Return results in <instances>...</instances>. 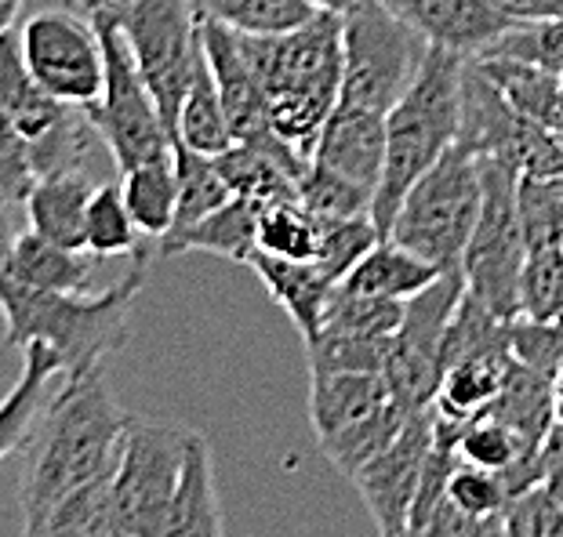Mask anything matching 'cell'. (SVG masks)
Returning a JSON list of instances; mask_svg holds the SVG:
<instances>
[{
    "instance_id": "40",
    "label": "cell",
    "mask_w": 563,
    "mask_h": 537,
    "mask_svg": "<svg viewBox=\"0 0 563 537\" xmlns=\"http://www.w3.org/2000/svg\"><path fill=\"white\" fill-rule=\"evenodd\" d=\"M382 240L378 225L371 214H356V219H339V222H323L320 233V250H317V266L328 272L334 283H342L353 272V266L361 261L371 247Z\"/></svg>"
},
{
    "instance_id": "5",
    "label": "cell",
    "mask_w": 563,
    "mask_h": 537,
    "mask_svg": "<svg viewBox=\"0 0 563 537\" xmlns=\"http://www.w3.org/2000/svg\"><path fill=\"white\" fill-rule=\"evenodd\" d=\"M484 204V167L481 157L451 146L443 157L407 189L404 204L393 219L389 236L415 255L429 258L443 272L462 269L465 247L476 230Z\"/></svg>"
},
{
    "instance_id": "8",
    "label": "cell",
    "mask_w": 563,
    "mask_h": 537,
    "mask_svg": "<svg viewBox=\"0 0 563 537\" xmlns=\"http://www.w3.org/2000/svg\"><path fill=\"white\" fill-rule=\"evenodd\" d=\"M88 19L99 30L106 55L102 99L88 110L106 142V153L113 157L117 171H131V167L150 160H167L175 153V138L157 110V99H153V91L139 74V63L131 55V44L113 15V8H88Z\"/></svg>"
},
{
    "instance_id": "27",
    "label": "cell",
    "mask_w": 563,
    "mask_h": 537,
    "mask_svg": "<svg viewBox=\"0 0 563 537\" xmlns=\"http://www.w3.org/2000/svg\"><path fill=\"white\" fill-rule=\"evenodd\" d=\"M63 374H66L63 360L47 345H26L22 349V374L15 381V389L0 400V461L26 447L30 428Z\"/></svg>"
},
{
    "instance_id": "36",
    "label": "cell",
    "mask_w": 563,
    "mask_h": 537,
    "mask_svg": "<svg viewBox=\"0 0 563 537\" xmlns=\"http://www.w3.org/2000/svg\"><path fill=\"white\" fill-rule=\"evenodd\" d=\"M517 208L527 250L563 244V175H520Z\"/></svg>"
},
{
    "instance_id": "35",
    "label": "cell",
    "mask_w": 563,
    "mask_h": 537,
    "mask_svg": "<svg viewBox=\"0 0 563 537\" xmlns=\"http://www.w3.org/2000/svg\"><path fill=\"white\" fill-rule=\"evenodd\" d=\"M393 338H356V334L320 331L306 342L309 374H386Z\"/></svg>"
},
{
    "instance_id": "14",
    "label": "cell",
    "mask_w": 563,
    "mask_h": 537,
    "mask_svg": "<svg viewBox=\"0 0 563 537\" xmlns=\"http://www.w3.org/2000/svg\"><path fill=\"white\" fill-rule=\"evenodd\" d=\"M465 294L462 269H451L429 291L415 294L404 305V324L393 334V353L386 378L393 396L407 411H426L437 403L443 378V338H448L451 316Z\"/></svg>"
},
{
    "instance_id": "22",
    "label": "cell",
    "mask_w": 563,
    "mask_h": 537,
    "mask_svg": "<svg viewBox=\"0 0 563 537\" xmlns=\"http://www.w3.org/2000/svg\"><path fill=\"white\" fill-rule=\"evenodd\" d=\"M95 186L99 182L88 171H63V175L37 178L26 197L30 230L69 250H88L84 225H88V204L95 197Z\"/></svg>"
},
{
    "instance_id": "16",
    "label": "cell",
    "mask_w": 563,
    "mask_h": 537,
    "mask_svg": "<svg viewBox=\"0 0 563 537\" xmlns=\"http://www.w3.org/2000/svg\"><path fill=\"white\" fill-rule=\"evenodd\" d=\"M225 186L233 197L255 200L258 208L280 204V200H298V182H302L309 157H302L291 142H284L277 131H258V135L233 142L222 157H214Z\"/></svg>"
},
{
    "instance_id": "26",
    "label": "cell",
    "mask_w": 563,
    "mask_h": 537,
    "mask_svg": "<svg viewBox=\"0 0 563 537\" xmlns=\"http://www.w3.org/2000/svg\"><path fill=\"white\" fill-rule=\"evenodd\" d=\"M8 272L19 283L33 291L52 294H95V272L88 261V250H69L63 244H52L41 233H19L15 247H11Z\"/></svg>"
},
{
    "instance_id": "24",
    "label": "cell",
    "mask_w": 563,
    "mask_h": 537,
    "mask_svg": "<svg viewBox=\"0 0 563 537\" xmlns=\"http://www.w3.org/2000/svg\"><path fill=\"white\" fill-rule=\"evenodd\" d=\"M258 211L262 208L255 200L230 197L219 211H211L208 219L161 236V258L186 255V250H208V255L247 266V258L258 250Z\"/></svg>"
},
{
    "instance_id": "49",
    "label": "cell",
    "mask_w": 563,
    "mask_h": 537,
    "mask_svg": "<svg viewBox=\"0 0 563 537\" xmlns=\"http://www.w3.org/2000/svg\"><path fill=\"white\" fill-rule=\"evenodd\" d=\"M553 417H556V425H563V360L553 374Z\"/></svg>"
},
{
    "instance_id": "7",
    "label": "cell",
    "mask_w": 563,
    "mask_h": 537,
    "mask_svg": "<svg viewBox=\"0 0 563 537\" xmlns=\"http://www.w3.org/2000/svg\"><path fill=\"white\" fill-rule=\"evenodd\" d=\"M411 414L382 374H309V422L320 450L350 480L400 436Z\"/></svg>"
},
{
    "instance_id": "33",
    "label": "cell",
    "mask_w": 563,
    "mask_h": 537,
    "mask_svg": "<svg viewBox=\"0 0 563 537\" xmlns=\"http://www.w3.org/2000/svg\"><path fill=\"white\" fill-rule=\"evenodd\" d=\"M175 175H178V214L172 230H186L200 219H208L211 211H219L225 200L233 197V189L225 186L214 157L175 142Z\"/></svg>"
},
{
    "instance_id": "17",
    "label": "cell",
    "mask_w": 563,
    "mask_h": 537,
    "mask_svg": "<svg viewBox=\"0 0 563 537\" xmlns=\"http://www.w3.org/2000/svg\"><path fill=\"white\" fill-rule=\"evenodd\" d=\"M382 4L429 47H448L459 55H481L517 26L487 0H382Z\"/></svg>"
},
{
    "instance_id": "46",
    "label": "cell",
    "mask_w": 563,
    "mask_h": 537,
    "mask_svg": "<svg viewBox=\"0 0 563 537\" xmlns=\"http://www.w3.org/2000/svg\"><path fill=\"white\" fill-rule=\"evenodd\" d=\"M487 4L498 8L501 15L512 19L517 26H523V22L563 19V0H487Z\"/></svg>"
},
{
    "instance_id": "42",
    "label": "cell",
    "mask_w": 563,
    "mask_h": 537,
    "mask_svg": "<svg viewBox=\"0 0 563 537\" xmlns=\"http://www.w3.org/2000/svg\"><path fill=\"white\" fill-rule=\"evenodd\" d=\"M501 537H563V505L545 483H531L501 512Z\"/></svg>"
},
{
    "instance_id": "23",
    "label": "cell",
    "mask_w": 563,
    "mask_h": 537,
    "mask_svg": "<svg viewBox=\"0 0 563 537\" xmlns=\"http://www.w3.org/2000/svg\"><path fill=\"white\" fill-rule=\"evenodd\" d=\"M440 277H443V269L433 266L429 258L415 255L411 247L397 244L393 236H382V240L356 261L350 277L342 280V288L350 294H364V298L411 302L415 294L433 288Z\"/></svg>"
},
{
    "instance_id": "43",
    "label": "cell",
    "mask_w": 563,
    "mask_h": 537,
    "mask_svg": "<svg viewBox=\"0 0 563 537\" xmlns=\"http://www.w3.org/2000/svg\"><path fill=\"white\" fill-rule=\"evenodd\" d=\"M33 182H37V171H33L30 142L0 105V200L11 208L26 204Z\"/></svg>"
},
{
    "instance_id": "37",
    "label": "cell",
    "mask_w": 563,
    "mask_h": 537,
    "mask_svg": "<svg viewBox=\"0 0 563 537\" xmlns=\"http://www.w3.org/2000/svg\"><path fill=\"white\" fill-rule=\"evenodd\" d=\"M88 255L95 258H121V255H139V225L131 219L124 204L121 186H95V197L88 204Z\"/></svg>"
},
{
    "instance_id": "29",
    "label": "cell",
    "mask_w": 563,
    "mask_h": 537,
    "mask_svg": "<svg viewBox=\"0 0 563 537\" xmlns=\"http://www.w3.org/2000/svg\"><path fill=\"white\" fill-rule=\"evenodd\" d=\"M161 537H225L211 447L200 433L194 439V450H189L183 486H178L175 508H172V516H167V527Z\"/></svg>"
},
{
    "instance_id": "19",
    "label": "cell",
    "mask_w": 563,
    "mask_h": 537,
    "mask_svg": "<svg viewBox=\"0 0 563 537\" xmlns=\"http://www.w3.org/2000/svg\"><path fill=\"white\" fill-rule=\"evenodd\" d=\"M386 121L389 116L334 105L309 160L378 193L382 167H386Z\"/></svg>"
},
{
    "instance_id": "20",
    "label": "cell",
    "mask_w": 563,
    "mask_h": 537,
    "mask_svg": "<svg viewBox=\"0 0 563 537\" xmlns=\"http://www.w3.org/2000/svg\"><path fill=\"white\" fill-rule=\"evenodd\" d=\"M247 266L255 269V277L266 283V291L273 294L291 324L302 334V342L317 338L323 327V316H328V305L339 283H334L328 272H323L317 261H291V258H277L269 250H255L247 258Z\"/></svg>"
},
{
    "instance_id": "28",
    "label": "cell",
    "mask_w": 563,
    "mask_h": 537,
    "mask_svg": "<svg viewBox=\"0 0 563 537\" xmlns=\"http://www.w3.org/2000/svg\"><path fill=\"white\" fill-rule=\"evenodd\" d=\"M484 66V74L498 83L509 105L523 113L527 121L542 124L549 131L563 135V77L545 66L520 63V58L501 55H473Z\"/></svg>"
},
{
    "instance_id": "2",
    "label": "cell",
    "mask_w": 563,
    "mask_h": 537,
    "mask_svg": "<svg viewBox=\"0 0 563 537\" xmlns=\"http://www.w3.org/2000/svg\"><path fill=\"white\" fill-rule=\"evenodd\" d=\"M150 258L135 255L124 280L95 294H52L19 283L0 272V313H4V342L15 349L47 345L66 374L99 371L131 342V305L146 283Z\"/></svg>"
},
{
    "instance_id": "50",
    "label": "cell",
    "mask_w": 563,
    "mask_h": 537,
    "mask_svg": "<svg viewBox=\"0 0 563 537\" xmlns=\"http://www.w3.org/2000/svg\"><path fill=\"white\" fill-rule=\"evenodd\" d=\"M309 4L320 8V11H339V15H345V11L356 4V0H309Z\"/></svg>"
},
{
    "instance_id": "38",
    "label": "cell",
    "mask_w": 563,
    "mask_h": 537,
    "mask_svg": "<svg viewBox=\"0 0 563 537\" xmlns=\"http://www.w3.org/2000/svg\"><path fill=\"white\" fill-rule=\"evenodd\" d=\"M298 200H302L320 222H339V219H356V214H371L375 193L309 160L302 182H298Z\"/></svg>"
},
{
    "instance_id": "18",
    "label": "cell",
    "mask_w": 563,
    "mask_h": 537,
    "mask_svg": "<svg viewBox=\"0 0 563 537\" xmlns=\"http://www.w3.org/2000/svg\"><path fill=\"white\" fill-rule=\"evenodd\" d=\"M200 44H203V58L211 66V77L219 83L225 113H230L233 138L241 142L258 135V131H269L266 94H262V83L255 77V69H251L241 33L200 15Z\"/></svg>"
},
{
    "instance_id": "45",
    "label": "cell",
    "mask_w": 563,
    "mask_h": 537,
    "mask_svg": "<svg viewBox=\"0 0 563 537\" xmlns=\"http://www.w3.org/2000/svg\"><path fill=\"white\" fill-rule=\"evenodd\" d=\"M538 476L549 486V494H553L560 505H563V425H553L542 444V455H538Z\"/></svg>"
},
{
    "instance_id": "10",
    "label": "cell",
    "mask_w": 563,
    "mask_h": 537,
    "mask_svg": "<svg viewBox=\"0 0 563 537\" xmlns=\"http://www.w3.org/2000/svg\"><path fill=\"white\" fill-rule=\"evenodd\" d=\"M484 204L462 258L465 291L501 320H520V280L527 266V240L517 208L520 175L501 160H481Z\"/></svg>"
},
{
    "instance_id": "44",
    "label": "cell",
    "mask_w": 563,
    "mask_h": 537,
    "mask_svg": "<svg viewBox=\"0 0 563 537\" xmlns=\"http://www.w3.org/2000/svg\"><path fill=\"white\" fill-rule=\"evenodd\" d=\"M422 537H501V516H470L443 494L426 519Z\"/></svg>"
},
{
    "instance_id": "21",
    "label": "cell",
    "mask_w": 563,
    "mask_h": 537,
    "mask_svg": "<svg viewBox=\"0 0 563 537\" xmlns=\"http://www.w3.org/2000/svg\"><path fill=\"white\" fill-rule=\"evenodd\" d=\"M22 537H128L113 494V472L63 494L33 516H22Z\"/></svg>"
},
{
    "instance_id": "4",
    "label": "cell",
    "mask_w": 563,
    "mask_h": 537,
    "mask_svg": "<svg viewBox=\"0 0 563 537\" xmlns=\"http://www.w3.org/2000/svg\"><path fill=\"white\" fill-rule=\"evenodd\" d=\"M465 58L470 55L448 52V47H429L411 88L393 105L386 121V167H382V182L375 204H371V219H375L382 236H389L407 189L459 138Z\"/></svg>"
},
{
    "instance_id": "13",
    "label": "cell",
    "mask_w": 563,
    "mask_h": 537,
    "mask_svg": "<svg viewBox=\"0 0 563 537\" xmlns=\"http://www.w3.org/2000/svg\"><path fill=\"white\" fill-rule=\"evenodd\" d=\"M19 52L33 80L58 102L91 110L106 88V55L95 22L77 19L74 8L37 11L22 22Z\"/></svg>"
},
{
    "instance_id": "1",
    "label": "cell",
    "mask_w": 563,
    "mask_h": 537,
    "mask_svg": "<svg viewBox=\"0 0 563 537\" xmlns=\"http://www.w3.org/2000/svg\"><path fill=\"white\" fill-rule=\"evenodd\" d=\"M128 417L106 381V367L58 378L22 447V516H33L77 486L117 472Z\"/></svg>"
},
{
    "instance_id": "47",
    "label": "cell",
    "mask_w": 563,
    "mask_h": 537,
    "mask_svg": "<svg viewBox=\"0 0 563 537\" xmlns=\"http://www.w3.org/2000/svg\"><path fill=\"white\" fill-rule=\"evenodd\" d=\"M15 222H11V204L0 200V272L8 269L11 261V247H15Z\"/></svg>"
},
{
    "instance_id": "25",
    "label": "cell",
    "mask_w": 563,
    "mask_h": 537,
    "mask_svg": "<svg viewBox=\"0 0 563 537\" xmlns=\"http://www.w3.org/2000/svg\"><path fill=\"white\" fill-rule=\"evenodd\" d=\"M0 105L15 121V127L26 135V142L47 138L69 116L74 105L58 102L55 94H47L37 80H33L26 58L19 52V33L8 30L0 37Z\"/></svg>"
},
{
    "instance_id": "31",
    "label": "cell",
    "mask_w": 563,
    "mask_h": 537,
    "mask_svg": "<svg viewBox=\"0 0 563 537\" xmlns=\"http://www.w3.org/2000/svg\"><path fill=\"white\" fill-rule=\"evenodd\" d=\"M121 193L142 236L161 240V236L172 233L175 214H178L175 153L167 160H150V164L131 167V171H121Z\"/></svg>"
},
{
    "instance_id": "15",
    "label": "cell",
    "mask_w": 563,
    "mask_h": 537,
    "mask_svg": "<svg viewBox=\"0 0 563 537\" xmlns=\"http://www.w3.org/2000/svg\"><path fill=\"white\" fill-rule=\"evenodd\" d=\"M437 436V407L415 411L400 436L353 476L378 537H411V512Z\"/></svg>"
},
{
    "instance_id": "48",
    "label": "cell",
    "mask_w": 563,
    "mask_h": 537,
    "mask_svg": "<svg viewBox=\"0 0 563 537\" xmlns=\"http://www.w3.org/2000/svg\"><path fill=\"white\" fill-rule=\"evenodd\" d=\"M26 0H0V37H4L8 30H15V19Z\"/></svg>"
},
{
    "instance_id": "3",
    "label": "cell",
    "mask_w": 563,
    "mask_h": 537,
    "mask_svg": "<svg viewBox=\"0 0 563 537\" xmlns=\"http://www.w3.org/2000/svg\"><path fill=\"white\" fill-rule=\"evenodd\" d=\"M241 41L266 94L269 127L302 157H313L342 91V15L317 11L287 33H241Z\"/></svg>"
},
{
    "instance_id": "30",
    "label": "cell",
    "mask_w": 563,
    "mask_h": 537,
    "mask_svg": "<svg viewBox=\"0 0 563 537\" xmlns=\"http://www.w3.org/2000/svg\"><path fill=\"white\" fill-rule=\"evenodd\" d=\"M175 142L203 153V157H222L225 149L233 146V127H230V113H225V102L219 94V83L211 77L208 58H200L197 77L189 83V94L178 110L175 121Z\"/></svg>"
},
{
    "instance_id": "52",
    "label": "cell",
    "mask_w": 563,
    "mask_h": 537,
    "mask_svg": "<svg viewBox=\"0 0 563 537\" xmlns=\"http://www.w3.org/2000/svg\"><path fill=\"white\" fill-rule=\"evenodd\" d=\"M84 4V0H66V8H80Z\"/></svg>"
},
{
    "instance_id": "39",
    "label": "cell",
    "mask_w": 563,
    "mask_h": 537,
    "mask_svg": "<svg viewBox=\"0 0 563 537\" xmlns=\"http://www.w3.org/2000/svg\"><path fill=\"white\" fill-rule=\"evenodd\" d=\"M520 316L538 320V324L563 316V244L527 255L520 280Z\"/></svg>"
},
{
    "instance_id": "9",
    "label": "cell",
    "mask_w": 563,
    "mask_h": 537,
    "mask_svg": "<svg viewBox=\"0 0 563 537\" xmlns=\"http://www.w3.org/2000/svg\"><path fill=\"white\" fill-rule=\"evenodd\" d=\"M512 324L517 320L495 316L470 291L462 294L443 338V378L433 403L437 414L465 422L506 392L520 363L512 353Z\"/></svg>"
},
{
    "instance_id": "32",
    "label": "cell",
    "mask_w": 563,
    "mask_h": 537,
    "mask_svg": "<svg viewBox=\"0 0 563 537\" xmlns=\"http://www.w3.org/2000/svg\"><path fill=\"white\" fill-rule=\"evenodd\" d=\"M194 4L197 15L222 22L236 33H258V37L287 33L320 11L309 0H194Z\"/></svg>"
},
{
    "instance_id": "11",
    "label": "cell",
    "mask_w": 563,
    "mask_h": 537,
    "mask_svg": "<svg viewBox=\"0 0 563 537\" xmlns=\"http://www.w3.org/2000/svg\"><path fill=\"white\" fill-rule=\"evenodd\" d=\"M110 8L131 44L142 80L157 99L167 131L175 135L178 110L203 58L197 4L194 0H128Z\"/></svg>"
},
{
    "instance_id": "12",
    "label": "cell",
    "mask_w": 563,
    "mask_h": 537,
    "mask_svg": "<svg viewBox=\"0 0 563 537\" xmlns=\"http://www.w3.org/2000/svg\"><path fill=\"white\" fill-rule=\"evenodd\" d=\"M197 433L183 425L128 417L121 461L113 472V494L128 537H161L175 508L183 472Z\"/></svg>"
},
{
    "instance_id": "34",
    "label": "cell",
    "mask_w": 563,
    "mask_h": 537,
    "mask_svg": "<svg viewBox=\"0 0 563 537\" xmlns=\"http://www.w3.org/2000/svg\"><path fill=\"white\" fill-rule=\"evenodd\" d=\"M323 222L302 200H280L258 211V247L277 258L313 261L320 250Z\"/></svg>"
},
{
    "instance_id": "41",
    "label": "cell",
    "mask_w": 563,
    "mask_h": 537,
    "mask_svg": "<svg viewBox=\"0 0 563 537\" xmlns=\"http://www.w3.org/2000/svg\"><path fill=\"white\" fill-rule=\"evenodd\" d=\"M443 494L462 512H470V516H501L509 508V501L517 497V486H512L506 472L481 469V465L459 458V465L448 476V491Z\"/></svg>"
},
{
    "instance_id": "6",
    "label": "cell",
    "mask_w": 563,
    "mask_h": 537,
    "mask_svg": "<svg viewBox=\"0 0 563 537\" xmlns=\"http://www.w3.org/2000/svg\"><path fill=\"white\" fill-rule=\"evenodd\" d=\"M429 44L382 0H356L342 15L339 105L389 116L426 63Z\"/></svg>"
},
{
    "instance_id": "51",
    "label": "cell",
    "mask_w": 563,
    "mask_h": 537,
    "mask_svg": "<svg viewBox=\"0 0 563 537\" xmlns=\"http://www.w3.org/2000/svg\"><path fill=\"white\" fill-rule=\"evenodd\" d=\"M95 4H128V0H84V11H88V8H95Z\"/></svg>"
}]
</instances>
